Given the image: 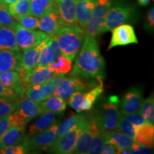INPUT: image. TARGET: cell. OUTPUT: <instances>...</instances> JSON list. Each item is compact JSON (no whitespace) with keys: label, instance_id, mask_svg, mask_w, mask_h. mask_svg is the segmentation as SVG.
Segmentation results:
<instances>
[{"label":"cell","instance_id":"1","mask_svg":"<svg viewBox=\"0 0 154 154\" xmlns=\"http://www.w3.org/2000/svg\"><path fill=\"white\" fill-rule=\"evenodd\" d=\"M83 42L70 76L103 79L106 65L98 42L95 38L87 35H85Z\"/></svg>","mask_w":154,"mask_h":154},{"label":"cell","instance_id":"2","mask_svg":"<svg viewBox=\"0 0 154 154\" xmlns=\"http://www.w3.org/2000/svg\"><path fill=\"white\" fill-rule=\"evenodd\" d=\"M54 35L57 39L61 55L69 60H74L85 37L84 31L77 25L64 26Z\"/></svg>","mask_w":154,"mask_h":154},{"label":"cell","instance_id":"3","mask_svg":"<svg viewBox=\"0 0 154 154\" xmlns=\"http://www.w3.org/2000/svg\"><path fill=\"white\" fill-rule=\"evenodd\" d=\"M137 19L134 6L124 1L112 2L103 21L102 33L111 31L119 25L134 23Z\"/></svg>","mask_w":154,"mask_h":154},{"label":"cell","instance_id":"4","mask_svg":"<svg viewBox=\"0 0 154 154\" xmlns=\"http://www.w3.org/2000/svg\"><path fill=\"white\" fill-rule=\"evenodd\" d=\"M119 103V98L116 96H110L108 102L103 105L101 111L94 115L98 126L103 133L106 134L116 129L121 118Z\"/></svg>","mask_w":154,"mask_h":154},{"label":"cell","instance_id":"5","mask_svg":"<svg viewBox=\"0 0 154 154\" xmlns=\"http://www.w3.org/2000/svg\"><path fill=\"white\" fill-rule=\"evenodd\" d=\"M112 5V0H96L95 8L91 19L82 29L85 35L96 38L102 33L103 21Z\"/></svg>","mask_w":154,"mask_h":154},{"label":"cell","instance_id":"6","mask_svg":"<svg viewBox=\"0 0 154 154\" xmlns=\"http://www.w3.org/2000/svg\"><path fill=\"white\" fill-rule=\"evenodd\" d=\"M57 130L58 125L54 124L47 130L38 134L31 136L26 135L22 143L25 146L28 153L32 151H47L57 139Z\"/></svg>","mask_w":154,"mask_h":154},{"label":"cell","instance_id":"7","mask_svg":"<svg viewBox=\"0 0 154 154\" xmlns=\"http://www.w3.org/2000/svg\"><path fill=\"white\" fill-rule=\"evenodd\" d=\"M14 31L17 45L19 49L22 51L36 47L41 42L47 40L49 36V34L41 30L27 29L23 27L19 23H17Z\"/></svg>","mask_w":154,"mask_h":154},{"label":"cell","instance_id":"8","mask_svg":"<svg viewBox=\"0 0 154 154\" xmlns=\"http://www.w3.org/2000/svg\"><path fill=\"white\" fill-rule=\"evenodd\" d=\"M96 85V83H88L83 81L81 77L71 76L63 78L55 89L54 95H56L64 101H68L69 98L76 91H86Z\"/></svg>","mask_w":154,"mask_h":154},{"label":"cell","instance_id":"9","mask_svg":"<svg viewBox=\"0 0 154 154\" xmlns=\"http://www.w3.org/2000/svg\"><path fill=\"white\" fill-rule=\"evenodd\" d=\"M111 31L112 36L108 47V51L119 46H126L138 43L134 28L131 24H124L119 25Z\"/></svg>","mask_w":154,"mask_h":154},{"label":"cell","instance_id":"10","mask_svg":"<svg viewBox=\"0 0 154 154\" xmlns=\"http://www.w3.org/2000/svg\"><path fill=\"white\" fill-rule=\"evenodd\" d=\"M79 131V127H74L66 134L57 136V139L47 151L51 153H72Z\"/></svg>","mask_w":154,"mask_h":154},{"label":"cell","instance_id":"11","mask_svg":"<svg viewBox=\"0 0 154 154\" xmlns=\"http://www.w3.org/2000/svg\"><path fill=\"white\" fill-rule=\"evenodd\" d=\"M143 98L141 89L134 87L125 94L120 104V112L123 115H128L138 112L143 103Z\"/></svg>","mask_w":154,"mask_h":154},{"label":"cell","instance_id":"12","mask_svg":"<svg viewBox=\"0 0 154 154\" xmlns=\"http://www.w3.org/2000/svg\"><path fill=\"white\" fill-rule=\"evenodd\" d=\"M45 41L41 42L36 47L23 51V54L21 57L20 69L18 71L21 77V82L24 79L29 73H30L37 66L40 51Z\"/></svg>","mask_w":154,"mask_h":154},{"label":"cell","instance_id":"13","mask_svg":"<svg viewBox=\"0 0 154 154\" xmlns=\"http://www.w3.org/2000/svg\"><path fill=\"white\" fill-rule=\"evenodd\" d=\"M55 8L64 26H76V0H54Z\"/></svg>","mask_w":154,"mask_h":154},{"label":"cell","instance_id":"14","mask_svg":"<svg viewBox=\"0 0 154 154\" xmlns=\"http://www.w3.org/2000/svg\"><path fill=\"white\" fill-rule=\"evenodd\" d=\"M39 18L38 28L50 36L55 34L62 26H64L55 7Z\"/></svg>","mask_w":154,"mask_h":154},{"label":"cell","instance_id":"15","mask_svg":"<svg viewBox=\"0 0 154 154\" xmlns=\"http://www.w3.org/2000/svg\"><path fill=\"white\" fill-rule=\"evenodd\" d=\"M55 76H57L54 73L50 72L47 67L36 66L21 82V86L26 88L30 86L44 84Z\"/></svg>","mask_w":154,"mask_h":154},{"label":"cell","instance_id":"16","mask_svg":"<svg viewBox=\"0 0 154 154\" xmlns=\"http://www.w3.org/2000/svg\"><path fill=\"white\" fill-rule=\"evenodd\" d=\"M20 51L0 49V72L18 71L21 63Z\"/></svg>","mask_w":154,"mask_h":154},{"label":"cell","instance_id":"17","mask_svg":"<svg viewBox=\"0 0 154 154\" xmlns=\"http://www.w3.org/2000/svg\"><path fill=\"white\" fill-rule=\"evenodd\" d=\"M96 0H76V19L77 26L82 29L90 20L95 8Z\"/></svg>","mask_w":154,"mask_h":154},{"label":"cell","instance_id":"18","mask_svg":"<svg viewBox=\"0 0 154 154\" xmlns=\"http://www.w3.org/2000/svg\"><path fill=\"white\" fill-rule=\"evenodd\" d=\"M26 136L25 126L11 127L0 138V149L21 144Z\"/></svg>","mask_w":154,"mask_h":154},{"label":"cell","instance_id":"19","mask_svg":"<svg viewBox=\"0 0 154 154\" xmlns=\"http://www.w3.org/2000/svg\"><path fill=\"white\" fill-rule=\"evenodd\" d=\"M16 111H18L28 123L32 119L36 118V116L42 113L38 103L24 96L21 97L20 100L18 101Z\"/></svg>","mask_w":154,"mask_h":154},{"label":"cell","instance_id":"20","mask_svg":"<svg viewBox=\"0 0 154 154\" xmlns=\"http://www.w3.org/2000/svg\"><path fill=\"white\" fill-rule=\"evenodd\" d=\"M59 113L54 112H44L41 113L39 118L29 126L27 136H31L47 130L57 122V116Z\"/></svg>","mask_w":154,"mask_h":154},{"label":"cell","instance_id":"21","mask_svg":"<svg viewBox=\"0 0 154 154\" xmlns=\"http://www.w3.org/2000/svg\"><path fill=\"white\" fill-rule=\"evenodd\" d=\"M133 143V139L118 129L111 131L105 134V143L114 146L117 149V153L122 149H129Z\"/></svg>","mask_w":154,"mask_h":154},{"label":"cell","instance_id":"22","mask_svg":"<svg viewBox=\"0 0 154 154\" xmlns=\"http://www.w3.org/2000/svg\"><path fill=\"white\" fill-rule=\"evenodd\" d=\"M134 140L136 143L140 145L151 147L154 142L153 124L145 123L136 128Z\"/></svg>","mask_w":154,"mask_h":154},{"label":"cell","instance_id":"23","mask_svg":"<svg viewBox=\"0 0 154 154\" xmlns=\"http://www.w3.org/2000/svg\"><path fill=\"white\" fill-rule=\"evenodd\" d=\"M38 104L41 108L42 113L54 112L57 113H62L66 109V103L64 100L61 99L59 96L51 95L39 102Z\"/></svg>","mask_w":154,"mask_h":154},{"label":"cell","instance_id":"24","mask_svg":"<svg viewBox=\"0 0 154 154\" xmlns=\"http://www.w3.org/2000/svg\"><path fill=\"white\" fill-rule=\"evenodd\" d=\"M0 49L20 51L14 30L0 26Z\"/></svg>","mask_w":154,"mask_h":154},{"label":"cell","instance_id":"25","mask_svg":"<svg viewBox=\"0 0 154 154\" xmlns=\"http://www.w3.org/2000/svg\"><path fill=\"white\" fill-rule=\"evenodd\" d=\"M103 92V84L102 79H100L99 84L89 89L87 93L84 94L82 111H87L93 107L99 96Z\"/></svg>","mask_w":154,"mask_h":154},{"label":"cell","instance_id":"26","mask_svg":"<svg viewBox=\"0 0 154 154\" xmlns=\"http://www.w3.org/2000/svg\"><path fill=\"white\" fill-rule=\"evenodd\" d=\"M54 7V0H30V14L39 18Z\"/></svg>","mask_w":154,"mask_h":154},{"label":"cell","instance_id":"27","mask_svg":"<svg viewBox=\"0 0 154 154\" xmlns=\"http://www.w3.org/2000/svg\"><path fill=\"white\" fill-rule=\"evenodd\" d=\"M50 72L54 73L57 76H63L68 74L72 69V61L69 60L65 57H60L54 63H50L47 66Z\"/></svg>","mask_w":154,"mask_h":154},{"label":"cell","instance_id":"28","mask_svg":"<svg viewBox=\"0 0 154 154\" xmlns=\"http://www.w3.org/2000/svg\"><path fill=\"white\" fill-rule=\"evenodd\" d=\"M0 84L15 91L21 86V77L17 71L0 72Z\"/></svg>","mask_w":154,"mask_h":154},{"label":"cell","instance_id":"29","mask_svg":"<svg viewBox=\"0 0 154 154\" xmlns=\"http://www.w3.org/2000/svg\"><path fill=\"white\" fill-rule=\"evenodd\" d=\"M8 10L15 19L26 15H31L30 0H17L15 2L9 4Z\"/></svg>","mask_w":154,"mask_h":154},{"label":"cell","instance_id":"30","mask_svg":"<svg viewBox=\"0 0 154 154\" xmlns=\"http://www.w3.org/2000/svg\"><path fill=\"white\" fill-rule=\"evenodd\" d=\"M85 115H73L63 121L61 124L58 126L57 134L58 136L66 134L74 128V127H79Z\"/></svg>","mask_w":154,"mask_h":154},{"label":"cell","instance_id":"31","mask_svg":"<svg viewBox=\"0 0 154 154\" xmlns=\"http://www.w3.org/2000/svg\"><path fill=\"white\" fill-rule=\"evenodd\" d=\"M140 113L143 116L146 123L153 124L154 121V99L153 95L150 96L143 101L140 109Z\"/></svg>","mask_w":154,"mask_h":154},{"label":"cell","instance_id":"32","mask_svg":"<svg viewBox=\"0 0 154 154\" xmlns=\"http://www.w3.org/2000/svg\"><path fill=\"white\" fill-rule=\"evenodd\" d=\"M17 22L14 20L8 10V6L5 3L0 4V26L14 30Z\"/></svg>","mask_w":154,"mask_h":154},{"label":"cell","instance_id":"33","mask_svg":"<svg viewBox=\"0 0 154 154\" xmlns=\"http://www.w3.org/2000/svg\"><path fill=\"white\" fill-rule=\"evenodd\" d=\"M105 133H103L101 130L96 132L92 137L91 143L88 153L89 154H99L101 153L103 146L105 144Z\"/></svg>","mask_w":154,"mask_h":154},{"label":"cell","instance_id":"34","mask_svg":"<svg viewBox=\"0 0 154 154\" xmlns=\"http://www.w3.org/2000/svg\"><path fill=\"white\" fill-rule=\"evenodd\" d=\"M18 100L0 97V118L10 115L17 110Z\"/></svg>","mask_w":154,"mask_h":154},{"label":"cell","instance_id":"35","mask_svg":"<svg viewBox=\"0 0 154 154\" xmlns=\"http://www.w3.org/2000/svg\"><path fill=\"white\" fill-rule=\"evenodd\" d=\"M48 38L44 42L43 47H42L41 51H40L39 57H38L37 64L38 67H47L50 63H51V60H52V51H51V47H50V46L47 42Z\"/></svg>","mask_w":154,"mask_h":154},{"label":"cell","instance_id":"36","mask_svg":"<svg viewBox=\"0 0 154 154\" xmlns=\"http://www.w3.org/2000/svg\"><path fill=\"white\" fill-rule=\"evenodd\" d=\"M19 24L22 25L23 27L30 30H35L38 28L39 19L38 17H34L32 15H26L16 19Z\"/></svg>","mask_w":154,"mask_h":154},{"label":"cell","instance_id":"37","mask_svg":"<svg viewBox=\"0 0 154 154\" xmlns=\"http://www.w3.org/2000/svg\"><path fill=\"white\" fill-rule=\"evenodd\" d=\"M116 129L124 133V134H126V136H128V137H130L131 139L134 140L135 134H136V127L132 124H131L130 122L123 119L121 117V115Z\"/></svg>","mask_w":154,"mask_h":154},{"label":"cell","instance_id":"38","mask_svg":"<svg viewBox=\"0 0 154 154\" xmlns=\"http://www.w3.org/2000/svg\"><path fill=\"white\" fill-rule=\"evenodd\" d=\"M84 94L82 91H76L73 93L69 98L68 102L71 107L73 108L77 112L82 111V106L83 103Z\"/></svg>","mask_w":154,"mask_h":154},{"label":"cell","instance_id":"39","mask_svg":"<svg viewBox=\"0 0 154 154\" xmlns=\"http://www.w3.org/2000/svg\"><path fill=\"white\" fill-rule=\"evenodd\" d=\"M121 117L123 119H125V120L130 122L131 124H132L136 128L139 127L145 124L146 121L144 120L143 116L141 115L140 113H131V114L128 115H121Z\"/></svg>","mask_w":154,"mask_h":154},{"label":"cell","instance_id":"40","mask_svg":"<svg viewBox=\"0 0 154 154\" xmlns=\"http://www.w3.org/2000/svg\"><path fill=\"white\" fill-rule=\"evenodd\" d=\"M1 154H24L28 153L25 146L22 143L19 145L7 146L4 149H0Z\"/></svg>","mask_w":154,"mask_h":154},{"label":"cell","instance_id":"41","mask_svg":"<svg viewBox=\"0 0 154 154\" xmlns=\"http://www.w3.org/2000/svg\"><path fill=\"white\" fill-rule=\"evenodd\" d=\"M48 44L51 47V51H52V60H51V63H54L57 61V59L60 56V49H59V44H58L57 39L54 35L49 36V38L47 40Z\"/></svg>","mask_w":154,"mask_h":154},{"label":"cell","instance_id":"42","mask_svg":"<svg viewBox=\"0 0 154 154\" xmlns=\"http://www.w3.org/2000/svg\"><path fill=\"white\" fill-rule=\"evenodd\" d=\"M11 127H13V124L9 115L5 117H1L0 118V138Z\"/></svg>","mask_w":154,"mask_h":154},{"label":"cell","instance_id":"43","mask_svg":"<svg viewBox=\"0 0 154 154\" xmlns=\"http://www.w3.org/2000/svg\"><path fill=\"white\" fill-rule=\"evenodd\" d=\"M151 149L148 146L140 145L137 143H133L131 148L128 149V153H150Z\"/></svg>","mask_w":154,"mask_h":154},{"label":"cell","instance_id":"44","mask_svg":"<svg viewBox=\"0 0 154 154\" xmlns=\"http://www.w3.org/2000/svg\"><path fill=\"white\" fill-rule=\"evenodd\" d=\"M0 97L9 98V99H17V94L14 90L6 87L0 84Z\"/></svg>","mask_w":154,"mask_h":154},{"label":"cell","instance_id":"45","mask_svg":"<svg viewBox=\"0 0 154 154\" xmlns=\"http://www.w3.org/2000/svg\"><path fill=\"white\" fill-rule=\"evenodd\" d=\"M146 29L153 31L154 27V9L151 8L149 11L146 17V21L145 24Z\"/></svg>","mask_w":154,"mask_h":154},{"label":"cell","instance_id":"46","mask_svg":"<svg viewBox=\"0 0 154 154\" xmlns=\"http://www.w3.org/2000/svg\"><path fill=\"white\" fill-rule=\"evenodd\" d=\"M102 154H114L117 153V149L111 144L105 143L101 151Z\"/></svg>","mask_w":154,"mask_h":154},{"label":"cell","instance_id":"47","mask_svg":"<svg viewBox=\"0 0 154 154\" xmlns=\"http://www.w3.org/2000/svg\"><path fill=\"white\" fill-rule=\"evenodd\" d=\"M151 0H138V2L140 6H146L148 5Z\"/></svg>","mask_w":154,"mask_h":154},{"label":"cell","instance_id":"48","mask_svg":"<svg viewBox=\"0 0 154 154\" xmlns=\"http://www.w3.org/2000/svg\"><path fill=\"white\" fill-rule=\"evenodd\" d=\"M17 1V0H2V2L6 5H9V4H11L13 2H15Z\"/></svg>","mask_w":154,"mask_h":154},{"label":"cell","instance_id":"49","mask_svg":"<svg viewBox=\"0 0 154 154\" xmlns=\"http://www.w3.org/2000/svg\"><path fill=\"white\" fill-rule=\"evenodd\" d=\"M2 3H3L2 0H0V4H2Z\"/></svg>","mask_w":154,"mask_h":154}]
</instances>
